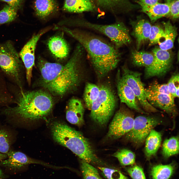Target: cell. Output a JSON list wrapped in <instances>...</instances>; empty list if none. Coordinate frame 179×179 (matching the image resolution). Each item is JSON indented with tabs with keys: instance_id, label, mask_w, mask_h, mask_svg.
<instances>
[{
	"instance_id": "obj_35",
	"label": "cell",
	"mask_w": 179,
	"mask_h": 179,
	"mask_svg": "<svg viewBox=\"0 0 179 179\" xmlns=\"http://www.w3.org/2000/svg\"><path fill=\"white\" fill-rule=\"evenodd\" d=\"M98 168L107 179H128L127 177L118 170L100 167Z\"/></svg>"
},
{
	"instance_id": "obj_11",
	"label": "cell",
	"mask_w": 179,
	"mask_h": 179,
	"mask_svg": "<svg viewBox=\"0 0 179 179\" xmlns=\"http://www.w3.org/2000/svg\"><path fill=\"white\" fill-rule=\"evenodd\" d=\"M154 59L151 65L145 69V76L148 78L165 75L171 69L173 56L168 50L155 47L152 50Z\"/></svg>"
},
{
	"instance_id": "obj_2",
	"label": "cell",
	"mask_w": 179,
	"mask_h": 179,
	"mask_svg": "<svg viewBox=\"0 0 179 179\" xmlns=\"http://www.w3.org/2000/svg\"><path fill=\"white\" fill-rule=\"evenodd\" d=\"M14 105L2 108V113L16 121H32L44 119L51 112L54 100L52 95L42 90H25L12 84L8 85Z\"/></svg>"
},
{
	"instance_id": "obj_8",
	"label": "cell",
	"mask_w": 179,
	"mask_h": 179,
	"mask_svg": "<svg viewBox=\"0 0 179 179\" xmlns=\"http://www.w3.org/2000/svg\"><path fill=\"white\" fill-rule=\"evenodd\" d=\"M162 121L155 117L139 116L134 118L133 127L125 135L126 139L136 146L145 141L151 131Z\"/></svg>"
},
{
	"instance_id": "obj_24",
	"label": "cell",
	"mask_w": 179,
	"mask_h": 179,
	"mask_svg": "<svg viewBox=\"0 0 179 179\" xmlns=\"http://www.w3.org/2000/svg\"><path fill=\"white\" fill-rule=\"evenodd\" d=\"M34 7L36 14L42 18L56 12L58 8L55 0H36Z\"/></svg>"
},
{
	"instance_id": "obj_29",
	"label": "cell",
	"mask_w": 179,
	"mask_h": 179,
	"mask_svg": "<svg viewBox=\"0 0 179 179\" xmlns=\"http://www.w3.org/2000/svg\"><path fill=\"white\" fill-rule=\"evenodd\" d=\"M112 156L116 158L121 165L123 166L132 165L135 163L134 154L127 149L119 150L113 154Z\"/></svg>"
},
{
	"instance_id": "obj_18",
	"label": "cell",
	"mask_w": 179,
	"mask_h": 179,
	"mask_svg": "<svg viewBox=\"0 0 179 179\" xmlns=\"http://www.w3.org/2000/svg\"><path fill=\"white\" fill-rule=\"evenodd\" d=\"M98 5L104 10L114 13L126 12L135 8L138 5L132 3L129 0H96Z\"/></svg>"
},
{
	"instance_id": "obj_23",
	"label": "cell",
	"mask_w": 179,
	"mask_h": 179,
	"mask_svg": "<svg viewBox=\"0 0 179 179\" xmlns=\"http://www.w3.org/2000/svg\"><path fill=\"white\" fill-rule=\"evenodd\" d=\"M164 26V40L159 44V47L164 50H168L174 46L175 39L177 35V28L173 25L170 21L163 22Z\"/></svg>"
},
{
	"instance_id": "obj_9",
	"label": "cell",
	"mask_w": 179,
	"mask_h": 179,
	"mask_svg": "<svg viewBox=\"0 0 179 179\" xmlns=\"http://www.w3.org/2000/svg\"><path fill=\"white\" fill-rule=\"evenodd\" d=\"M121 78L124 82L132 89L141 107L148 113L159 112L148 101L145 89L141 79V74L129 69L125 66L122 67Z\"/></svg>"
},
{
	"instance_id": "obj_28",
	"label": "cell",
	"mask_w": 179,
	"mask_h": 179,
	"mask_svg": "<svg viewBox=\"0 0 179 179\" xmlns=\"http://www.w3.org/2000/svg\"><path fill=\"white\" fill-rule=\"evenodd\" d=\"M179 137L173 136L165 140L162 146V153L163 156L168 158L178 154L179 152Z\"/></svg>"
},
{
	"instance_id": "obj_37",
	"label": "cell",
	"mask_w": 179,
	"mask_h": 179,
	"mask_svg": "<svg viewBox=\"0 0 179 179\" xmlns=\"http://www.w3.org/2000/svg\"><path fill=\"white\" fill-rule=\"evenodd\" d=\"M146 89L153 91L166 94L172 96L169 91L167 84H161L155 81L151 84Z\"/></svg>"
},
{
	"instance_id": "obj_12",
	"label": "cell",
	"mask_w": 179,
	"mask_h": 179,
	"mask_svg": "<svg viewBox=\"0 0 179 179\" xmlns=\"http://www.w3.org/2000/svg\"><path fill=\"white\" fill-rule=\"evenodd\" d=\"M48 30L45 29L42 30L34 35L25 45L19 54L25 69V77L29 85L31 84L33 68L35 64V51L37 43L41 36Z\"/></svg>"
},
{
	"instance_id": "obj_30",
	"label": "cell",
	"mask_w": 179,
	"mask_h": 179,
	"mask_svg": "<svg viewBox=\"0 0 179 179\" xmlns=\"http://www.w3.org/2000/svg\"><path fill=\"white\" fill-rule=\"evenodd\" d=\"M81 168L84 179H102L95 168L82 160L81 162Z\"/></svg>"
},
{
	"instance_id": "obj_40",
	"label": "cell",
	"mask_w": 179,
	"mask_h": 179,
	"mask_svg": "<svg viewBox=\"0 0 179 179\" xmlns=\"http://www.w3.org/2000/svg\"><path fill=\"white\" fill-rule=\"evenodd\" d=\"M159 0H137V2L138 5H151L159 2Z\"/></svg>"
},
{
	"instance_id": "obj_41",
	"label": "cell",
	"mask_w": 179,
	"mask_h": 179,
	"mask_svg": "<svg viewBox=\"0 0 179 179\" xmlns=\"http://www.w3.org/2000/svg\"><path fill=\"white\" fill-rule=\"evenodd\" d=\"M7 157V154L2 153L0 152V162L6 158Z\"/></svg>"
},
{
	"instance_id": "obj_10",
	"label": "cell",
	"mask_w": 179,
	"mask_h": 179,
	"mask_svg": "<svg viewBox=\"0 0 179 179\" xmlns=\"http://www.w3.org/2000/svg\"><path fill=\"white\" fill-rule=\"evenodd\" d=\"M134 119L130 112L125 110H119L115 114L109 125L107 137L114 140L125 135L132 128Z\"/></svg>"
},
{
	"instance_id": "obj_4",
	"label": "cell",
	"mask_w": 179,
	"mask_h": 179,
	"mask_svg": "<svg viewBox=\"0 0 179 179\" xmlns=\"http://www.w3.org/2000/svg\"><path fill=\"white\" fill-rule=\"evenodd\" d=\"M50 129L55 142L68 148L82 160L90 164H104L95 154L89 141L80 132L58 121L52 122Z\"/></svg>"
},
{
	"instance_id": "obj_39",
	"label": "cell",
	"mask_w": 179,
	"mask_h": 179,
	"mask_svg": "<svg viewBox=\"0 0 179 179\" xmlns=\"http://www.w3.org/2000/svg\"><path fill=\"white\" fill-rule=\"evenodd\" d=\"M7 2L8 5L18 10L20 9L24 2V0H1Z\"/></svg>"
},
{
	"instance_id": "obj_16",
	"label": "cell",
	"mask_w": 179,
	"mask_h": 179,
	"mask_svg": "<svg viewBox=\"0 0 179 179\" xmlns=\"http://www.w3.org/2000/svg\"><path fill=\"white\" fill-rule=\"evenodd\" d=\"M84 108L82 101L72 98L68 101L66 107V118L69 123L80 127L84 123Z\"/></svg>"
},
{
	"instance_id": "obj_17",
	"label": "cell",
	"mask_w": 179,
	"mask_h": 179,
	"mask_svg": "<svg viewBox=\"0 0 179 179\" xmlns=\"http://www.w3.org/2000/svg\"><path fill=\"white\" fill-rule=\"evenodd\" d=\"M133 31L132 35L136 40V50L148 40L151 25L148 20L142 19L131 22Z\"/></svg>"
},
{
	"instance_id": "obj_34",
	"label": "cell",
	"mask_w": 179,
	"mask_h": 179,
	"mask_svg": "<svg viewBox=\"0 0 179 179\" xmlns=\"http://www.w3.org/2000/svg\"><path fill=\"white\" fill-rule=\"evenodd\" d=\"M179 76L178 73L174 74L167 84L169 91L174 98L179 97Z\"/></svg>"
},
{
	"instance_id": "obj_25",
	"label": "cell",
	"mask_w": 179,
	"mask_h": 179,
	"mask_svg": "<svg viewBox=\"0 0 179 179\" xmlns=\"http://www.w3.org/2000/svg\"><path fill=\"white\" fill-rule=\"evenodd\" d=\"M131 59L133 64L138 67H144L145 68L150 66L154 59L152 53L145 51L133 50L131 54Z\"/></svg>"
},
{
	"instance_id": "obj_3",
	"label": "cell",
	"mask_w": 179,
	"mask_h": 179,
	"mask_svg": "<svg viewBox=\"0 0 179 179\" xmlns=\"http://www.w3.org/2000/svg\"><path fill=\"white\" fill-rule=\"evenodd\" d=\"M60 28L83 46L98 78H103L117 66L121 54L114 45L86 31L65 27Z\"/></svg>"
},
{
	"instance_id": "obj_43",
	"label": "cell",
	"mask_w": 179,
	"mask_h": 179,
	"mask_svg": "<svg viewBox=\"0 0 179 179\" xmlns=\"http://www.w3.org/2000/svg\"><path fill=\"white\" fill-rule=\"evenodd\" d=\"M165 2L170 3L173 0H164Z\"/></svg>"
},
{
	"instance_id": "obj_1",
	"label": "cell",
	"mask_w": 179,
	"mask_h": 179,
	"mask_svg": "<svg viewBox=\"0 0 179 179\" xmlns=\"http://www.w3.org/2000/svg\"><path fill=\"white\" fill-rule=\"evenodd\" d=\"M85 50L79 43L72 56L64 65L47 62L44 70L41 86L51 95L63 96L75 91L82 81Z\"/></svg>"
},
{
	"instance_id": "obj_21",
	"label": "cell",
	"mask_w": 179,
	"mask_h": 179,
	"mask_svg": "<svg viewBox=\"0 0 179 179\" xmlns=\"http://www.w3.org/2000/svg\"><path fill=\"white\" fill-rule=\"evenodd\" d=\"M48 45L51 53L58 58L63 59L68 54V45L63 38L61 36H55L50 38L48 41Z\"/></svg>"
},
{
	"instance_id": "obj_7",
	"label": "cell",
	"mask_w": 179,
	"mask_h": 179,
	"mask_svg": "<svg viewBox=\"0 0 179 179\" xmlns=\"http://www.w3.org/2000/svg\"><path fill=\"white\" fill-rule=\"evenodd\" d=\"M78 26L99 32L109 38L118 49L130 44L131 39L129 30L124 23L118 21L112 24L104 25L92 23L85 19L78 20Z\"/></svg>"
},
{
	"instance_id": "obj_20",
	"label": "cell",
	"mask_w": 179,
	"mask_h": 179,
	"mask_svg": "<svg viewBox=\"0 0 179 179\" xmlns=\"http://www.w3.org/2000/svg\"><path fill=\"white\" fill-rule=\"evenodd\" d=\"M64 10L72 13L96 11V6L92 0H65Z\"/></svg>"
},
{
	"instance_id": "obj_33",
	"label": "cell",
	"mask_w": 179,
	"mask_h": 179,
	"mask_svg": "<svg viewBox=\"0 0 179 179\" xmlns=\"http://www.w3.org/2000/svg\"><path fill=\"white\" fill-rule=\"evenodd\" d=\"M11 144L9 134L6 130L0 128V152L6 154L10 150Z\"/></svg>"
},
{
	"instance_id": "obj_27",
	"label": "cell",
	"mask_w": 179,
	"mask_h": 179,
	"mask_svg": "<svg viewBox=\"0 0 179 179\" xmlns=\"http://www.w3.org/2000/svg\"><path fill=\"white\" fill-rule=\"evenodd\" d=\"M175 167L173 164H159L153 166L151 174L152 179H169L173 174Z\"/></svg>"
},
{
	"instance_id": "obj_36",
	"label": "cell",
	"mask_w": 179,
	"mask_h": 179,
	"mask_svg": "<svg viewBox=\"0 0 179 179\" xmlns=\"http://www.w3.org/2000/svg\"><path fill=\"white\" fill-rule=\"evenodd\" d=\"M127 171L133 179H146L143 169L134 165L128 168Z\"/></svg>"
},
{
	"instance_id": "obj_14",
	"label": "cell",
	"mask_w": 179,
	"mask_h": 179,
	"mask_svg": "<svg viewBox=\"0 0 179 179\" xmlns=\"http://www.w3.org/2000/svg\"><path fill=\"white\" fill-rule=\"evenodd\" d=\"M116 82L118 94L121 102L139 113L147 114L142 109L132 89L122 79L120 70L117 73Z\"/></svg>"
},
{
	"instance_id": "obj_42",
	"label": "cell",
	"mask_w": 179,
	"mask_h": 179,
	"mask_svg": "<svg viewBox=\"0 0 179 179\" xmlns=\"http://www.w3.org/2000/svg\"><path fill=\"white\" fill-rule=\"evenodd\" d=\"M3 176V173L1 170L0 169V179H2Z\"/></svg>"
},
{
	"instance_id": "obj_5",
	"label": "cell",
	"mask_w": 179,
	"mask_h": 179,
	"mask_svg": "<svg viewBox=\"0 0 179 179\" xmlns=\"http://www.w3.org/2000/svg\"><path fill=\"white\" fill-rule=\"evenodd\" d=\"M23 66L11 42L0 43V70L12 84L20 89L24 88Z\"/></svg>"
},
{
	"instance_id": "obj_38",
	"label": "cell",
	"mask_w": 179,
	"mask_h": 179,
	"mask_svg": "<svg viewBox=\"0 0 179 179\" xmlns=\"http://www.w3.org/2000/svg\"><path fill=\"white\" fill-rule=\"evenodd\" d=\"M179 0H173L170 3V10L167 16L173 19H176L179 17Z\"/></svg>"
},
{
	"instance_id": "obj_31",
	"label": "cell",
	"mask_w": 179,
	"mask_h": 179,
	"mask_svg": "<svg viewBox=\"0 0 179 179\" xmlns=\"http://www.w3.org/2000/svg\"><path fill=\"white\" fill-rule=\"evenodd\" d=\"M17 10L8 5H5L0 11V25L14 21L16 17Z\"/></svg>"
},
{
	"instance_id": "obj_26",
	"label": "cell",
	"mask_w": 179,
	"mask_h": 179,
	"mask_svg": "<svg viewBox=\"0 0 179 179\" xmlns=\"http://www.w3.org/2000/svg\"><path fill=\"white\" fill-rule=\"evenodd\" d=\"M100 87L89 82L86 83L83 94V99L86 107L90 110L93 102L98 97L100 91Z\"/></svg>"
},
{
	"instance_id": "obj_22",
	"label": "cell",
	"mask_w": 179,
	"mask_h": 179,
	"mask_svg": "<svg viewBox=\"0 0 179 179\" xmlns=\"http://www.w3.org/2000/svg\"><path fill=\"white\" fill-rule=\"evenodd\" d=\"M161 140V133L152 129L145 141V154L147 159L155 155L160 146Z\"/></svg>"
},
{
	"instance_id": "obj_6",
	"label": "cell",
	"mask_w": 179,
	"mask_h": 179,
	"mask_svg": "<svg viewBox=\"0 0 179 179\" xmlns=\"http://www.w3.org/2000/svg\"><path fill=\"white\" fill-rule=\"evenodd\" d=\"M99 96L92 103L90 116L92 120L100 126L105 125L115 108L116 98L111 88L107 85L100 86Z\"/></svg>"
},
{
	"instance_id": "obj_19",
	"label": "cell",
	"mask_w": 179,
	"mask_h": 179,
	"mask_svg": "<svg viewBox=\"0 0 179 179\" xmlns=\"http://www.w3.org/2000/svg\"><path fill=\"white\" fill-rule=\"evenodd\" d=\"M170 3L159 2L151 5H138L142 12L146 14L154 22L161 18L167 16L169 12Z\"/></svg>"
},
{
	"instance_id": "obj_32",
	"label": "cell",
	"mask_w": 179,
	"mask_h": 179,
	"mask_svg": "<svg viewBox=\"0 0 179 179\" xmlns=\"http://www.w3.org/2000/svg\"><path fill=\"white\" fill-rule=\"evenodd\" d=\"M164 28L157 25L151 26L149 38V46H151L160 42V40L164 36Z\"/></svg>"
},
{
	"instance_id": "obj_13",
	"label": "cell",
	"mask_w": 179,
	"mask_h": 179,
	"mask_svg": "<svg viewBox=\"0 0 179 179\" xmlns=\"http://www.w3.org/2000/svg\"><path fill=\"white\" fill-rule=\"evenodd\" d=\"M147 99L154 107L163 110L173 118L177 114L174 98L167 94L153 91L145 89Z\"/></svg>"
},
{
	"instance_id": "obj_15",
	"label": "cell",
	"mask_w": 179,
	"mask_h": 179,
	"mask_svg": "<svg viewBox=\"0 0 179 179\" xmlns=\"http://www.w3.org/2000/svg\"><path fill=\"white\" fill-rule=\"evenodd\" d=\"M7 159L1 161L0 165L13 169H19L29 164H36L53 168L55 166L32 158L19 151L9 150L6 154Z\"/></svg>"
}]
</instances>
